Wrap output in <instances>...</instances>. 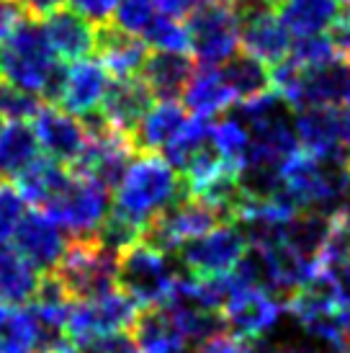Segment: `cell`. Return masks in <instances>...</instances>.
<instances>
[{"instance_id":"cell-20","label":"cell","mask_w":350,"mask_h":353,"mask_svg":"<svg viewBox=\"0 0 350 353\" xmlns=\"http://www.w3.org/2000/svg\"><path fill=\"white\" fill-rule=\"evenodd\" d=\"M155 96L150 93L145 80L134 75V78H114L106 90V99L101 103V111L116 129L132 134L145 114L152 108Z\"/></svg>"},{"instance_id":"cell-33","label":"cell","mask_w":350,"mask_h":353,"mask_svg":"<svg viewBox=\"0 0 350 353\" xmlns=\"http://www.w3.org/2000/svg\"><path fill=\"white\" fill-rule=\"evenodd\" d=\"M289 57L299 68H317V65H325V62L340 57V54H338V50H335V44H332L327 34H314V37L296 39V44H291Z\"/></svg>"},{"instance_id":"cell-36","label":"cell","mask_w":350,"mask_h":353,"mask_svg":"<svg viewBox=\"0 0 350 353\" xmlns=\"http://www.w3.org/2000/svg\"><path fill=\"white\" fill-rule=\"evenodd\" d=\"M80 353H139L134 335L127 330H119V333H106L98 335L93 341L80 345Z\"/></svg>"},{"instance_id":"cell-2","label":"cell","mask_w":350,"mask_h":353,"mask_svg":"<svg viewBox=\"0 0 350 353\" xmlns=\"http://www.w3.org/2000/svg\"><path fill=\"white\" fill-rule=\"evenodd\" d=\"M119 255L114 248L103 245L98 235L70 237L54 271L75 302L96 299L119 289Z\"/></svg>"},{"instance_id":"cell-9","label":"cell","mask_w":350,"mask_h":353,"mask_svg":"<svg viewBox=\"0 0 350 353\" xmlns=\"http://www.w3.org/2000/svg\"><path fill=\"white\" fill-rule=\"evenodd\" d=\"M240 19V44L247 54L258 57L265 65L281 62L291 52V34L262 0H234Z\"/></svg>"},{"instance_id":"cell-16","label":"cell","mask_w":350,"mask_h":353,"mask_svg":"<svg viewBox=\"0 0 350 353\" xmlns=\"http://www.w3.org/2000/svg\"><path fill=\"white\" fill-rule=\"evenodd\" d=\"M108 85H111V72L101 59L85 57L78 59V62H70L62 99H59L57 106H62L75 117H85L90 111L101 108Z\"/></svg>"},{"instance_id":"cell-10","label":"cell","mask_w":350,"mask_h":353,"mask_svg":"<svg viewBox=\"0 0 350 353\" xmlns=\"http://www.w3.org/2000/svg\"><path fill=\"white\" fill-rule=\"evenodd\" d=\"M294 111L314 106H350V59L335 57L317 68H302L283 96Z\"/></svg>"},{"instance_id":"cell-6","label":"cell","mask_w":350,"mask_h":353,"mask_svg":"<svg viewBox=\"0 0 350 353\" xmlns=\"http://www.w3.org/2000/svg\"><path fill=\"white\" fill-rule=\"evenodd\" d=\"M108 201H111V188L103 186L98 178L72 170L65 191L44 212L54 216L70 237H88L96 235L101 222L111 212Z\"/></svg>"},{"instance_id":"cell-30","label":"cell","mask_w":350,"mask_h":353,"mask_svg":"<svg viewBox=\"0 0 350 353\" xmlns=\"http://www.w3.org/2000/svg\"><path fill=\"white\" fill-rule=\"evenodd\" d=\"M44 103L47 101L34 96L31 90L0 78V114L8 117L10 121H34Z\"/></svg>"},{"instance_id":"cell-24","label":"cell","mask_w":350,"mask_h":353,"mask_svg":"<svg viewBox=\"0 0 350 353\" xmlns=\"http://www.w3.org/2000/svg\"><path fill=\"white\" fill-rule=\"evenodd\" d=\"M41 271L10 248L6 240L0 243V302L13 304V307H23L29 304L37 294Z\"/></svg>"},{"instance_id":"cell-18","label":"cell","mask_w":350,"mask_h":353,"mask_svg":"<svg viewBox=\"0 0 350 353\" xmlns=\"http://www.w3.org/2000/svg\"><path fill=\"white\" fill-rule=\"evenodd\" d=\"M196 65L188 52H150L145 65L139 70V78L157 101H178L183 99L188 83L194 78Z\"/></svg>"},{"instance_id":"cell-15","label":"cell","mask_w":350,"mask_h":353,"mask_svg":"<svg viewBox=\"0 0 350 353\" xmlns=\"http://www.w3.org/2000/svg\"><path fill=\"white\" fill-rule=\"evenodd\" d=\"M283 312V302L278 296L260 289H237L224 307V317L229 330L240 338H258L271 333Z\"/></svg>"},{"instance_id":"cell-39","label":"cell","mask_w":350,"mask_h":353,"mask_svg":"<svg viewBox=\"0 0 350 353\" xmlns=\"http://www.w3.org/2000/svg\"><path fill=\"white\" fill-rule=\"evenodd\" d=\"M198 0H155V6L160 13H167L173 19H188L191 10L196 8Z\"/></svg>"},{"instance_id":"cell-37","label":"cell","mask_w":350,"mask_h":353,"mask_svg":"<svg viewBox=\"0 0 350 353\" xmlns=\"http://www.w3.org/2000/svg\"><path fill=\"white\" fill-rule=\"evenodd\" d=\"M119 0H70V6L83 13L85 19H90L93 23H106L111 21L114 10H116Z\"/></svg>"},{"instance_id":"cell-25","label":"cell","mask_w":350,"mask_h":353,"mask_svg":"<svg viewBox=\"0 0 350 353\" xmlns=\"http://www.w3.org/2000/svg\"><path fill=\"white\" fill-rule=\"evenodd\" d=\"M345 8V0H286L281 6V23L291 37H314L330 31Z\"/></svg>"},{"instance_id":"cell-22","label":"cell","mask_w":350,"mask_h":353,"mask_svg":"<svg viewBox=\"0 0 350 353\" xmlns=\"http://www.w3.org/2000/svg\"><path fill=\"white\" fill-rule=\"evenodd\" d=\"M188 111L185 106H181L178 101H160L155 108H150L145 114V119L139 121V127L129 134L134 150L142 152H157V150H165L173 137L185 127L188 121Z\"/></svg>"},{"instance_id":"cell-13","label":"cell","mask_w":350,"mask_h":353,"mask_svg":"<svg viewBox=\"0 0 350 353\" xmlns=\"http://www.w3.org/2000/svg\"><path fill=\"white\" fill-rule=\"evenodd\" d=\"M34 129L44 152L57 157L65 165H75L88 148V132L83 121L54 103H44L34 119Z\"/></svg>"},{"instance_id":"cell-4","label":"cell","mask_w":350,"mask_h":353,"mask_svg":"<svg viewBox=\"0 0 350 353\" xmlns=\"http://www.w3.org/2000/svg\"><path fill=\"white\" fill-rule=\"evenodd\" d=\"M181 265L170 263V253H160L147 243H136L119 255V289L139 307L165 304L175 286Z\"/></svg>"},{"instance_id":"cell-42","label":"cell","mask_w":350,"mask_h":353,"mask_svg":"<svg viewBox=\"0 0 350 353\" xmlns=\"http://www.w3.org/2000/svg\"><path fill=\"white\" fill-rule=\"evenodd\" d=\"M3 127H6V124H3V114H0V132H3Z\"/></svg>"},{"instance_id":"cell-40","label":"cell","mask_w":350,"mask_h":353,"mask_svg":"<svg viewBox=\"0 0 350 353\" xmlns=\"http://www.w3.org/2000/svg\"><path fill=\"white\" fill-rule=\"evenodd\" d=\"M65 6V0H23V8H26V16L31 19H44L52 10H57Z\"/></svg>"},{"instance_id":"cell-31","label":"cell","mask_w":350,"mask_h":353,"mask_svg":"<svg viewBox=\"0 0 350 353\" xmlns=\"http://www.w3.org/2000/svg\"><path fill=\"white\" fill-rule=\"evenodd\" d=\"M142 232H145V225H139L134 219H129L127 214H121L116 209H111L106 214V219L98 227V240L103 245L114 248L116 253H124L127 248L136 245L142 240Z\"/></svg>"},{"instance_id":"cell-41","label":"cell","mask_w":350,"mask_h":353,"mask_svg":"<svg viewBox=\"0 0 350 353\" xmlns=\"http://www.w3.org/2000/svg\"><path fill=\"white\" fill-rule=\"evenodd\" d=\"M262 3H268V6H271V8H278V6H283V3H286V0H262Z\"/></svg>"},{"instance_id":"cell-32","label":"cell","mask_w":350,"mask_h":353,"mask_svg":"<svg viewBox=\"0 0 350 353\" xmlns=\"http://www.w3.org/2000/svg\"><path fill=\"white\" fill-rule=\"evenodd\" d=\"M250 129L245 127L240 119L229 114L227 119H219L216 117L214 121V142L219 145L224 155L232 160L234 165H243L245 160V152L250 148Z\"/></svg>"},{"instance_id":"cell-38","label":"cell","mask_w":350,"mask_h":353,"mask_svg":"<svg viewBox=\"0 0 350 353\" xmlns=\"http://www.w3.org/2000/svg\"><path fill=\"white\" fill-rule=\"evenodd\" d=\"M26 19V10L16 0H0V44L8 39L13 29Z\"/></svg>"},{"instance_id":"cell-14","label":"cell","mask_w":350,"mask_h":353,"mask_svg":"<svg viewBox=\"0 0 350 353\" xmlns=\"http://www.w3.org/2000/svg\"><path fill=\"white\" fill-rule=\"evenodd\" d=\"M96 57L106 65L114 78H134L150 54L147 44L139 34L121 29L119 23H96Z\"/></svg>"},{"instance_id":"cell-35","label":"cell","mask_w":350,"mask_h":353,"mask_svg":"<svg viewBox=\"0 0 350 353\" xmlns=\"http://www.w3.org/2000/svg\"><path fill=\"white\" fill-rule=\"evenodd\" d=\"M23 212V196L19 188L10 186V181L0 178V243L13 237V230L21 222Z\"/></svg>"},{"instance_id":"cell-23","label":"cell","mask_w":350,"mask_h":353,"mask_svg":"<svg viewBox=\"0 0 350 353\" xmlns=\"http://www.w3.org/2000/svg\"><path fill=\"white\" fill-rule=\"evenodd\" d=\"M185 108L191 114H201V117H219L224 111L234 106V93L232 88L224 83L222 72L216 65H196V72L188 88L183 93Z\"/></svg>"},{"instance_id":"cell-7","label":"cell","mask_w":350,"mask_h":353,"mask_svg":"<svg viewBox=\"0 0 350 353\" xmlns=\"http://www.w3.org/2000/svg\"><path fill=\"white\" fill-rule=\"evenodd\" d=\"M139 304L121 289H114L103 296L96 299H80L72 304L65 325V333L70 335L72 343L78 348L88 341H93L98 335L119 333V330H129L134 323Z\"/></svg>"},{"instance_id":"cell-17","label":"cell","mask_w":350,"mask_h":353,"mask_svg":"<svg viewBox=\"0 0 350 353\" xmlns=\"http://www.w3.org/2000/svg\"><path fill=\"white\" fill-rule=\"evenodd\" d=\"M44 34L59 59L78 62L96 50V23L75 8H57L41 19Z\"/></svg>"},{"instance_id":"cell-28","label":"cell","mask_w":350,"mask_h":353,"mask_svg":"<svg viewBox=\"0 0 350 353\" xmlns=\"http://www.w3.org/2000/svg\"><path fill=\"white\" fill-rule=\"evenodd\" d=\"M37 320L26 310L0 307V353H31L37 351Z\"/></svg>"},{"instance_id":"cell-46","label":"cell","mask_w":350,"mask_h":353,"mask_svg":"<svg viewBox=\"0 0 350 353\" xmlns=\"http://www.w3.org/2000/svg\"><path fill=\"white\" fill-rule=\"evenodd\" d=\"M348 3H350V0H348Z\"/></svg>"},{"instance_id":"cell-21","label":"cell","mask_w":350,"mask_h":353,"mask_svg":"<svg viewBox=\"0 0 350 353\" xmlns=\"http://www.w3.org/2000/svg\"><path fill=\"white\" fill-rule=\"evenodd\" d=\"M70 178H72L70 165L59 163L57 157L52 155H39L16 178V186H19L23 201H29L37 209H47L65 191Z\"/></svg>"},{"instance_id":"cell-19","label":"cell","mask_w":350,"mask_h":353,"mask_svg":"<svg viewBox=\"0 0 350 353\" xmlns=\"http://www.w3.org/2000/svg\"><path fill=\"white\" fill-rule=\"evenodd\" d=\"M129 333L134 335L139 351L145 353H183L185 338L167 304L139 307Z\"/></svg>"},{"instance_id":"cell-1","label":"cell","mask_w":350,"mask_h":353,"mask_svg":"<svg viewBox=\"0 0 350 353\" xmlns=\"http://www.w3.org/2000/svg\"><path fill=\"white\" fill-rule=\"evenodd\" d=\"M185 194L183 178H178L170 160L155 152H142L129 165L124 181L116 188L114 209L139 225H147L157 212Z\"/></svg>"},{"instance_id":"cell-8","label":"cell","mask_w":350,"mask_h":353,"mask_svg":"<svg viewBox=\"0 0 350 353\" xmlns=\"http://www.w3.org/2000/svg\"><path fill=\"white\" fill-rule=\"evenodd\" d=\"M247 248H250L247 235L240 227L219 225L206 235L185 240L173 255L183 271L194 276H209L232 271Z\"/></svg>"},{"instance_id":"cell-26","label":"cell","mask_w":350,"mask_h":353,"mask_svg":"<svg viewBox=\"0 0 350 353\" xmlns=\"http://www.w3.org/2000/svg\"><path fill=\"white\" fill-rule=\"evenodd\" d=\"M41 142L34 124L10 121L0 132V178L16 181L26 168L39 157Z\"/></svg>"},{"instance_id":"cell-29","label":"cell","mask_w":350,"mask_h":353,"mask_svg":"<svg viewBox=\"0 0 350 353\" xmlns=\"http://www.w3.org/2000/svg\"><path fill=\"white\" fill-rule=\"evenodd\" d=\"M142 39L155 47V50L167 52H188L191 50V37H188V26L181 23V19H173L167 13H155L152 21L147 23L142 31Z\"/></svg>"},{"instance_id":"cell-12","label":"cell","mask_w":350,"mask_h":353,"mask_svg":"<svg viewBox=\"0 0 350 353\" xmlns=\"http://www.w3.org/2000/svg\"><path fill=\"white\" fill-rule=\"evenodd\" d=\"M296 134L317 157L350 155V106H314L296 117Z\"/></svg>"},{"instance_id":"cell-44","label":"cell","mask_w":350,"mask_h":353,"mask_svg":"<svg viewBox=\"0 0 350 353\" xmlns=\"http://www.w3.org/2000/svg\"><path fill=\"white\" fill-rule=\"evenodd\" d=\"M16 3H23V0H16Z\"/></svg>"},{"instance_id":"cell-34","label":"cell","mask_w":350,"mask_h":353,"mask_svg":"<svg viewBox=\"0 0 350 353\" xmlns=\"http://www.w3.org/2000/svg\"><path fill=\"white\" fill-rule=\"evenodd\" d=\"M155 13V0H119L116 10H114V23L142 37V31L147 29V23L152 21Z\"/></svg>"},{"instance_id":"cell-3","label":"cell","mask_w":350,"mask_h":353,"mask_svg":"<svg viewBox=\"0 0 350 353\" xmlns=\"http://www.w3.org/2000/svg\"><path fill=\"white\" fill-rule=\"evenodd\" d=\"M54 57L57 54L44 34V26L37 19L26 16L8 39L0 44V78L31 93H41L59 65Z\"/></svg>"},{"instance_id":"cell-43","label":"cell","mask_w":350,"mask_h":353,"mask_svg":"<svg viewBox=\"0 0 350 353\" xmlns=\"http://www.w3.org/2000/svg\"><path fill=\"white\" fill-rule=\"evenodd\" d=\"M31 353H47V351H31Z\"/></svg>"},{"instance_id":"cell-5","label":"cell","mask_w":350,"mask_h":353,"mask_svg":"<svg viewBox=\"0 0 350 353\" xmlns=\"http://www.w3.org/2000/svg\"><path fill=\"white\" fill-rule=\"evenodd\" d=\"M191 50L206 65H222L240 50V19L234 0H201L185 19Z\"/></svg>"},{"instance_id":"cell-11","label":"cell","mask_w":350,"mask_h":353,"mask_svg":"<svg viewBox=\"0 0 350 353\" xmlns=\"http://www.w3.org/2000/svg\"><path fill=\"white\" fill-rule=\"evenodd\" d=\"M70 235L62 230L57 219L47 214L44 209H31L21 216V222L13 230V245L34 268L54 271L62 255L68 250Z\"/></svg>"},{"instance_id":"cell-45","label":"cell","mask_w":350,"mask_h":353,"mask_svg":"<svg viewBox=\"0 0 350 353\" xmlns=\"http://www.w3.org/2000/svg\"><path fill=\"white\" fill-rule=\"evenodd\" d=\"M0 307H3V302H0Z\"/></svg>"},{"instance_id":"cell-27","label":"cell","mask_w":350,"mask_h":353,"mask_svg":"<svg viewBox=\"0 0 350 353\" xmlns=\"http://www.w3.org/2000/svg\"><path fill=\"white\" fill-rule=\"evenodd\" d=\"M219 72H222L224 83L232 88L237 101L258 99L262 93L273 90L271 70L265 68V62H260V59L253 57V54H247V52H245V54L237 52L234 57L222 62Z\"/></svg>"}]
</instances>
